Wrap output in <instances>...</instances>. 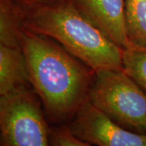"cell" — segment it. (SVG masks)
Listing matches in <instances>:
<instances>
[{"mask_svg": "<svg viewBox=\"0 0 146 146\" xmlns=\"http://www.w3.org/2000/svg\"><path fill=\"white\" fill-rule=\"evenodd\" d=\"M21 47L30 84L49 118L54 122L73 118L89 99L95 72L58 43L29 30L24 32Z\"/></svg>", "mask_w": 146, "mask_h": 146, "instance_id": "6da1fadb", "label": "cell"}, {"mask_svg": "<svg viewBox=\"0 0 146 146\" xmlns=\"http://www.w3.org/2000/svg\"><path fill=\"white\" fill-rule=\"evenodd\" d=\"M26 13L29 31L56 41L95 73L123 69V49L84 16L73 0L36 6Z\"/></svg>", "mask_w": 146, "mask_h": 146, "instance_id": "7a4b0ae2", "label": "cell"}, {"mask_svg": "<svg viewBox=\"0 0 146 146\" xmlns=\"http://www.w3.org/2000/svg\"><path fill=\"white\" fill-rule=\"evenodd\" d=\"M89 99L121 126L146 134V92L123 69L95 73Z\"/></svg>", "mask_w": 146, "mask_h": 146, "instance_id": "3957f363", "label": "cell"}, {"mask_svg": "<svg viewBox=\"0 0 146 146\" xmlns=\"http://www.w3.org/2000/svg\"><path fill=\"white\" fill-rule=\"evenodd\" d=\"M50 133L40 102L27 88L1 96V146H50Z\"/></svg>", "mask_w": 146, "mask_h": 146, "instance_id": "277c9868", "label": "cell"}, {"mask_svg": "<svg viewBox=\"0 0 146 146\" xmlns=\"http://www.w3.org/2000/svg\"><path fill=\"white\" fill-rule=\"evenodd\" d=\"M73 135L96 146H146V134L131 131L110 119L88 99L68 126Z\"/></svg>", "mask_w": 146, "mask_h": 146, "instance_id": "5b68a950", "label": "cell"}, {"mask_svg": "<svg viewBox=\"0 0 146 146\" xmlns=\"http://www.w3.org/2000/svg\"><path fill=\"white\" fill-rule=\"evenodd\" d=\"M84 16L120 48L131 42L127 35L124 0H73Z\"/></svg>", "mask_w": 146, "mask_h": 146, "instance_id": "8992f818", "label": "cell"}, {"mask_svg": "<svg viewBox=\"0 0 146 146\" xmlns=\"http://www.w3.org/2000/svg\"><path fill=\"white\" fill-rule=\"evenodd\" d=\"M29 83L26 58L22 48L0 44V95L27 88Z\"/></svg>", "mask_w": 146, "mask_h": 146, "instance_id": "52a82bcc", "label": "cell"}, {"mask_svg": "<svg viewBox=\"0 0 146 146\" xmlns=\"http://www.w3.org/2000/svg\"><path fill=\"white\" fill-rule=\"evenodd\" d=\"M23 9L14 0H0V43L8 46L22 48L25 30L21 29Z\"/></svg>", "mask_w": 146, "mask_h": 146, "instance_id": "ba28073f", "label": "cell"}, {"mask_svg": "<svg viewBox=\"0 0 146 146\" xmlns=\"http://www.w3.org/2000/svg\"><path fill=\"white\" fill-rule=\"evenodd\" d=\"M127 35L131 43L146 46V0H124Z\"/></svg>", "mask_w": 146, "mask_h": 146, "instance_id": "9c48e42d", "label": "cell"}, {"mask_svg": "<svg viewBox=\"0 0 146 146\" xmlns=\"http://www.w3.org/2000/svg\"><path fill=\"white\" fill-rule=\"evenodd\" d=\"M123 70L146 92V46L130 43L123 49Z\"/></svg>", "mask_w": 146, "mask_h": 146, "instance_id": "30bf717a", "label": "cell"}, {"mask_svg": "<svg viewBox=\"0 0 146 146\" xmlns=\"http://www.w3.org/2000/svg\"><path fill=\"white\" fill-rule=\"evenodd\" d=\"M50 146H91L73 135L68 127L52 129L50 133Z\"/></svg>", "mask_w": 146, "mask_h": 146, "instance_id": "8fae6325", "label": "cell"}, {"mask_svg": "<svg viewBox=\"0 0 146 146\" xmlns=\"http://www.w3.org/2000/svg\"><path fill=\"white\" fill-rule=\"evenodd\" d=\"M23 10H29L36 6L51 3L54 2H58L61 0H14Z\"/></svg>", "mask_w": 146, "mask_h": 146, "instance_id": "7c38bea8", "label": "cell"}]
</instances>
